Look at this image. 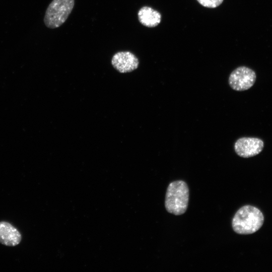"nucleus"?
<instances>
[{"label":"nucleus","instance_id":"obj_9","mask_svg":"<svg viewBox=\"0 0 272 272\" xmlns=\"http://www.w3.org/2000/svg\"><path fill=\"white\" fill-rule=\"evenodd\" d=\"M202 6L209 8H215L220 5L223 0H197Z\"/></svg>","mask_w":272,"mask_h":272},{"label":"nucleus","instance_id":"obj_2","mask_svg":"<svg viewBox=\"0 0 272 272\" xmlns=\"http://www.w3.org/2000/svg\"><path fill=\"white\" fill-rule=\"evenodd\" d=\"M189 201V188L186 182L177 180L171 182L166 190L165 207L174 215H181L186 211Z\"/></svg>","mask_w":272,"mask_h":272},{"label":"nucleus","instance_id":"obj_8","mask_svg":"<svg viewBox=\"0 0 272 272\" xmlns=\"http://www.w3.org/2000/svg\"><path fill=\"white\" fill-rule=\"evenodd\" d=\"M138 17L141 24L150 28L157 26L161 20L160 13L148 6L143 7L139 10Z\"/></svg>","mask_w":272,"mask_h":272},{"label":"nucleus","instance_id":"obj_6","mask_svg":"<svg viewBox=\"0 0 272 272\" xmlns=\"http://www.w3.org/2000/svg\"><path fill=\"white\" fill-rule=\"evenodd\" d=\"M111 64L119 73H126L137 69L139 61L138 57L130 51H119L112 56Z\"/></svg>","mask_w":272,"mask_h":272},{"label":"nucleus","instance_id":"obj_4","mask_svg":"<svg viewBox=\"0 0 272 272\" xmlns=\"http://www.w3.org/2000/svg\"><path fill=\"white\" fill-rule=\"evenodd\" d=\"M256 79L255 72L252 69L241 66L235 69L229 77L231 88L237 91L247 90L251 88Z\"/></svg>","mask_w":272,"mask_h":272},{"label":"nucleus","instance_id":"obj_1","mask_svg":"<svg viewBox=\"0 0 272 272\" xmlns=\"http://www.w3.org/2000/svg\"><path fill=\"white\" fill-rule=\"evenodd\" d=\"M264 216L257 208L245 205L235 213L232 221L234 231L241 235H249L257 232L263 225Z\"/></svg>","mask_w":272,"mask_h":272},{"label":"nucleus","instance_id":"obj_7","mask_svg":"<svg viewBox=\"0 0 272 272\" xmlns=\"http://www.w3.org/2000/svg\"><path fill=\"white\" fill-rule=\"evenodd\" d=\"M21 240V234L15 227L8 222H0V243L7 246H15Z\"/></svg>","mask_w":272,"mask_h":272},{"label":"nucleus","instance_id":"obj_5","mask_svg":"<svg viewBox=\"0 0 272 272\" xmlns=\"http://www.w3.org/2000/svg\"><path fill=\"white\" fill-rule=\"evenodd\" d=\"M264 147L263 141L257 138L242 137L234 144L236 153L242 158H250L259 154Z\"/></svg>","mask_w":272,"mask_h":272},{"label":"nucleus","instance_id":"obj_3","mask_svg":"<svg viewBox=\"0 0 272 272\" xmlns=\"http://www.w3.org/2000/svg\"><path fill=\"white\" fill-rule=\"evenodd\" d=\"M74 5L75 0H52L45 13V26L50 29L61 26L72 12Z\"/></svg>","mask_w":272,"mask_h":272}]
</instances>
